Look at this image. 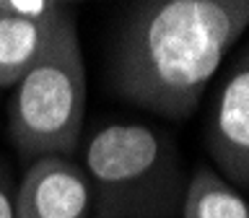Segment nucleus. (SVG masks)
<instances>
[{"mask_svg":"<svg viewBox=\"0 0 249 218\" xmlns=\"http://www.w3.org/2000/svg\"><path fill=\"white\" fill-rule=\"evenodd\" d=\"M249 31V0L127 3L109 44V83L148 112L187 120Z\"/></svg>","mask_w":249,"mask_h":218,"instance_id":"f257e3e1","label":"nucleus"},{"mask_svg":"<svg viewBox=\"0 0 249 218\" xmlns=\"http://www.w3.org/2000/svg\"><path fill=\"white\" fill-rule=\"evenodd\" d=\"M91 218H179L187 174L174 138L140 122H109L83 148Z\"/></svg>","mask_w":249,"mask_h":218,"instance_id":"f03ea898","label":"nucleus"},{"mask_svg":"<svg viewBox=\"0 0 249 218\" xmlns=\"http://www.w3.org/2000/svg\"><path fill=\"white\" fill-rule=\"evenodd\" d=\"M86 99V65L70 5L8 101V140L16 153L29 164L42 156L73 159L81 148Z\"/></svg>","mask_w":249,"mask_h":218,"instance_id":"7ed1b4c3","label":"nucleus"},{"mask_svg":"<svg viewBox=\"0 0 249 218\" xmlns=\"http://www.w3.org/2000/svg\"><path fill=\"white\" fill-rule=\"evenodd\" d=\"M205 148L226 182L249 190V44L226 70L208 117Z\"/></svg>","mask_w":249,"mask_h":218,"instance_id":"20e7f679","label":"nucleus"},{"mask_svg":"<svg viewBox=\"0 0 249 218\" xmlns=\"http://www.w3.org/2000/svg\"><path fill=\"white\" fill-rule=\"evenodd\" d=\"M93 195L81 164L68 156L31 161L16 182L18 218H91Z\"/></svg>","mask_w":249,"mask_h":218,"instance_id":"39448f33","label":"nucleus"},{"mask_svg":"<svg viewBox=\"0 0 249 218\" xmlns=\"http://www.w3.org/2000/svg\"><path fill=\"white\" fill-rule=\"evenodd\" d=\"M179 218H249V200L215 169L197 164L187 177Z\"/></svg>","mask_w":249,"mask_h":218,"instance_id":"423d86ee","label":"nucleus"},{"mask_svg":"<svg viewBox=\"0 0 249 218\" xmlns=\"http://www.w3.org/2000/svg\"><path fill=\"white\" fill-rule=\"evenodd\" d=\"M54 23L39 26V23L0 16V91L16 89V83L31 70Z\"/></svg>","mask_w":249,"mask_h":218,"instance_id":"0eeeda50","label":"nucleus"},{"mask_svg":"<svg viewBox=\"0 0 249 218\" xmlns=\"http://www.w3.org/2000/svg\"><path fill=\"white\" fill-rule=\"evenodd\" d=\"M68 8V3H57V0H0V16L39 23V26L54 23Z\"/></svg>","mask_w":249,"mask_h":218,"instance_id":"6e6552de","label":"nucleus"},{"mask_svg":"<svg viewBox=\"0 0 249 218\" xmlns=\"http://www.w3.org/2000/svg\"><path fill=\"white\" fill-rule=\"evenodd\" d=\"M0 218H18L16 208V179L11 166L0 156Z\"/></svg>","mask_w":249,"mask_h":218,"instance_id":"1a4fd4ad","label":"nucleus"}]
</instances>
